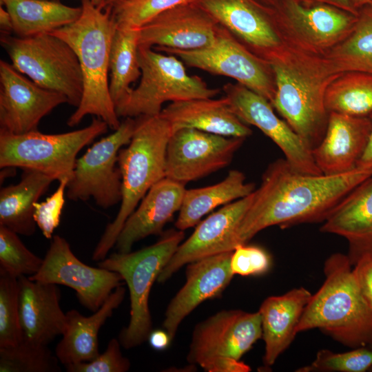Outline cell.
<instances>
[{
  "label": "cell",
  "instance_id": "obj_1",
  "mask_svg": "<svg viewBox=\"0 0 372 372\" xmlns=\"http://www.w3.org/2000/svg\"><path fill=\"white\" fill-rule=\"evenodd\" d=\"M371 176L357 167L338 175L307 174L295 170L285 158L276 160L264 172L234 234V249L269 227L324 222L348 194Z\"/></svg>",
  "mask_w": 372,
  "mask_h": 372
},
{
  "label": "cell",
  "instance_id": "obj_2",
  "mask_svg": "<svg viewBox=\"0 0 372 372\" xmlns=\"http://www.w3.org/2000/svg\"><path fill=\"white\" fill-rule=\"evenodd\" d=\"M281 43L266 54L276 93L271 105L313 150L324 137L329 113L324 93L336 73L324 52L278 25Z\"/></svg>",
  "mask_w": 372,
  "mask_h": 372
},
{
  "label": "cell",
  "instance_id": "obj_3",
  "mask_svg": "<svg viewBox=\"0 0 372 372\" xmlns=\"http://www.w3.org/2000/svg\"><path fill=\"white\" fill-rule=\"evenodd\" d=\"M81 7L82 12L77 20L50 32L74 50L83 75L82 99L67 123L74 127L90 114L96 116L116 130L121 122L108 82L110 50L116 28L112 6L103 10L90 0H82Z\"/></svg>",
  "mask_w": 372,
  "mask_h": 372
},
{
  "label": "cell",
  "instance_id": "obj_4",
  "mask_svg": "<svg viewBox=\"0 0 372 372\" xmlns=\"http://www.w3.org/2000/svg\"><path fill=\"white\" fill-rule=\"evenodd\" d=\"M324 281L306 306L297 333L319 329L353 349L372 343V307L362 294L348 255L335 253L324 262Z\"/></svg>",
  "mask_w": 372,
  "mask_h": 372
},
{
  "label": "cell",
  "instance_id": "obj_5",
  "mask_svg": "<svg viewBox=\"0 0 372 372\" xmlns=\"http://www.w3.org/2000/svg\"><path fill=\"white\" fill-rule=\"evenodd\" d=\"M137 123L128 143L118 154L117 165L122 183L121 206L96 245L92 260H104L116 245L127 218L149 189L165 177L166 150L174 132L171 124L159 114L136 117Z\"/></svg>",
  "mask_w": 372,
  "mask_h": 372
},
{
  "label": "cell",
  "instance_id": "obj_6",
  "mask_svg": "<svg viewBox=\"0 0 372 372\" xmlns=\"http://www.w3.org/2000/svg\"><path fill=\"white\" fill-rule=\"evenodd\" d=\"M185 236L183 231L166 232L156 243L134 252L114 253L98 266L118 273L127 285L130 318L118 340L125 349L145 342L152 331L149 296L152 285L169 261Z\"/></svg>",
  "mask_w": 372,
  "mask_h": 372
},
{
  "label": "cell",
  "instance_id": "obj_7",
  "mask_svg": "<svg viewBox=\"0 0 372 372\" xmlns=\"http://www.w3.org/2000/svg\"><path fill=\"white\" fill-rule=\"evenodd\" d=\"M152 48L138 47L140 82L116 106L118 117L156 116L167 101L213 98L220 93L219 89L209 87L200 77L189 75L176 56Z\"/></svg>",
  "mask_w": 372,
  "mask_h": 372
},
{
  "label": "cell",
  "instance_id": "obj_8",
  "mask_svg": "<svg viewBox=\"0 0 372 372\" xmlns=\"http://www.w3.org/2000/svg\"><path fill=\"white\" fill-rule=\"evenodd\" d=\"M0 43L12 66L39 86L63 94L78 107L83 79L78 57L65 41L51 33L29 37L1 34Z\"/></svg>",
  "mask_w": 372,
  "mask_h": 372
},
{
  "label": "cell",
  "instance_id": "obj_9",
  "mask_svg": "<svg viewBox=\"0 0 372 372\" xmlns=\"http://www.w3.org/2000/svg\"><path fill=\"white\" fill-rule=\"evenodd\" d=\"M109 126L94 118L91 123L75 131L46 134L38 130L23 134L0 131V167H21L41 172L54 180H70L78 153Z\"/></svg>",
  "mask_w": 372,
  "mask_h": 372
},
{
  "label": "cell",
  "instance_id": "obj_10",
  "mask_svg": "<svg viewBox=\"0 0 372 372\" xmlns=\"http://www.w3.org/2000/svg\"><path fill=\"white\" fill-rule=\"evenodd\" d=\"M154 48L176 56L189 67L234 79L266 99L271 104L273 100L276 85L269 64L220 25L214 41L206 48L194 50L164 47Z\"/></svg>",
  "mask_w": 372,
  "mask_h": 372
},
{
  "label": "cell",
  "instance_id": "obj_11",
  "mask_svg": "<svg viewBox=\"0 0 372 372\" xmlns=\"http://www.w3.org/2000/svg\"><path fill=\"white\" fill-rule=\"evenodd\" d=\"M136 123V118H125L112 134L94 143L76 159L66 188L69 199L85 201L92 198L103 209L121 201V176L116 166L118 154L130 143Z\"/></svg>",
  "mask_w": 372,
  "mask_h": 372
},
{
  "label": "cell",
  "instance_id": "obj_12",
  "mask_svg": "<svg viewBox=\"0 0 372 372\" xmlns=\"http://www.w3.org/2000/svg\"><path fill=\"white\" fill-rule=\"evenodd\" d=\"M259 311L223 310L196 325L187 360L203 369L215 360H240L262 338Z\"/></svg>",
  "mask_w": 372,
  "mask_h": 372
},
{
  "label": "cell",
  "instance_id": "obj_13",
  "mask_svg": "<svg viewBox=\"0 0 372 372\" xmlns=\"http://www.w3.org/2000/svg\"><path fill=\"white\" fill-rule=\"evenodd\" d=\"M28 278L73 289L79 302L93 312L123 281L117 272L82 262L74 254L68 241L59 235L52 236L40 269Z\"/></svg>",
  "mask_w": 372,
  "mask_h": 372
},
{
  "label": "cell",
  "instance_id": "obj_14",
  "mask_svg": "<svg viewBox=\"0 0 372 372\" xmlns=\"http://www.w3.org/2000/svg\"><path fill=\"white\" fill-rule=\"evenodd\" d=\"M245 139L192 128L178 130L167 143L165 177L186 184L220 170L229 165Z\"/></svg>",
  "mask_w": 372,
  "mask_h": 372
},
{
  "label": "cell",
  "instance_id": "obj_15",
  "mask_svg": "<svg viewBox=\"0 0 372 372\" xmlns=\"http://www.w3.org/2000/svg\"><path fill=\"white\" fill-rule=\"evenodd\" d=\"M223 90L235 114L245 124L258 128L276 143L295 170L307 174H322L315 163L312 150L286 121L276 116L269 101L238 83H226Z\"/></svg>",
  "mask_w": 372,
  "mask_h": 372
},
{
  "label": "cell",
  "instance_id": "obj_16",
  "mask_svg": "<svg viewBox=\"0 0 372 372\" xmlns=\"http://www.w3.org/2000/svg\"><path fill=\"white\" fill-rule=\"evenodd\" d=\"M65 103L63 94L39 86L0 61V131L23 134L38 130L42 118Z\"/></svg>",
  "mask_w": 372,
  "mask_h": 372
},
{
  "label": "cell",
  "instance_id": "obj_17",
  "mask_svg": "<svg viewBox=\"0 0 372 372\" xmlns=\"http://www.w3.org/2000/svg\"><path fill=\"white\" fill-rule=\"evenodd\" d=\"M254 192L225 205L200 222L193 234L180 244L156 281L165 282L188 263L234 251V234L253 201Z\"/></svg>",
  "mask_w": 372,
  "mask_h": 372
},
{
  "label": "cell",
  "instance_id": "obj_18",
  "mask_svg": "<svg viewBox=\"0 0 372 372\" xmlns=\"http://www.w3.org/2000/svg\"><path fill=\"white\" fill-rule=\"evenodd\" d=\"M220 25L189 1L158 14L139 28V45L194 50L210 45Z\"/></svg>",
  "mask_w": 372,
  "mask_h": 372
},
{
  "label": "cell",
  "instance_id": "obj_19",
  "mask_svg": "<svg viewBox=\"0 0 372 372\" xmlns=\"http://www.w3.org/2000/svg\"><path fill=\"white\" fill-rule=\"evenodd\" d=\"M231 251L214 254L188 263L186 282L169 303L163 323L172 340L183 320L206 300L221 295L234 274L230 262Z\"/></svg>",
  "mask_w": 372,
  "mask_h": 372
},
{
  "label": "cell",
  "instance_id": "obj_20",
  "mask_svg": "<svg viewBox=\"0 0 372 372\" xmlns=\"http://www.w3.org/2000/svg\"><path fill=\"white\" fill-rule=\"evenodd\" d=\"M263 58L282 41L276 22L251 0H190Z\"/></svg>",
  "mask_w": 372,
  "mask_h": 372
},
{
  "label": "cell",
  "instance_id": "obj_21",
  "mask_svg": "<svg viewBox=\"0 0 372 372\" xmlns=\"http://www.w3.org/2000/svg\"><path fill=\"white\" fill-rule=\"evenodd\" d=\"M20 323L23 340L37 345H48L63 335L67 324L66 313L60 306L58 285L18 278Z\"/></svg>",
  "mask_w": 372,
  "mask_h": 372
},
{
  "label": "cell",
  "instance_id": "obj_22",
  "mask_svg": "<svg viewBox=\"0 0 372 372\" xmlns=\"http://www.w3.org/2000/svg\"><path fill=\"white\" fill-rule=\"evenodd\" d=\"M371 130L369 116L329 113L324 137L312 150L315 163L322 174L338 175L355 169Z\"/></svg>",
  "mask_w": 372,
  "mask_h": 372
},
{
  "label": "cell",
  "instance_id": "obj_23",
  "mask_svg": "<svg viewBox=\"0 0 372 372\" xmlns=\"http://www.w3.org/2000/svg\"><path fill=\"white\" fill-rule=\"evenodd\" d=\"M185 185L167 177L155 183L126 220L115 245L118 252H130L135 242L161 234L165 224L179 211Z\"/></svg>",
  "mask_w": 372,
  "mask_h": 372
},
{
  "label": "cell",
  "instance_id": "obj_24",
  "mask_svg": "<svg viewBox=\"0 0 372 372\" xmlns=\"http://www.w3.org/2000/svg\"><path fill=\"white\" fill-rule=\"evenodd\" d=\"M282 26L305 43L326 52L343 40L354 25L357 15L334 6H303L297 0L286 4Z\"/></svg>",
  "mask_w": 372,
  "mask_h": 372
},
{
  "label": "cell",
  "instance_id": "obj_25",
  "mask_svg": "<svg viewBox=\"0 0 372 372\" xmlns=\"http://www.w3.org/2000/svg\"><path fill=\"white\" fill-rule=\"evenodd\" d=\"M311 296L309 291L300 287L281 296H269L261 304L258 311L265 344L263 362L266 367L272 366L293 342Z\"/></svg>",
  "mask_w": 372,
  "mask_h": 372
},
{
  "label": "cell",
  "instance_id": "obj_26",
  "mask_svg": "<svg viewBox=\"0 0 372 372\" xmlns=\"http://www.w3.org/2000/svg\"><path fill=\"white\" fill-rule=\"evenodd\" d=\"M173 131L192 128L227 137L245 138L251 130L233 112L224 96L172 102L160 113Z\"/></svg>",
  "mask_w": 372,
  "mask_h": 372
},
{
  "label": "cell",
  "instance_id": "obj_27",
  "mask_svg": "<svg viewBox=\"0 0 372 372\" xmlns=\"http://www.w3.org/2000/svg\"><path fill=\"white\" fill-rule=\"evenodd\" d=\"M125 291L123 285L117 287L101 307L90 316H84L75 309L66 313V328L55 350V354L61 364L66 366L89 362L100 354L99 331L123 302Z\"/></svg>",
  "mask_w": 372,
  "mask_h": 372
},
{
  "label": "cell",
  "instance_id": "obj_28",
  "mask_svg": "<svg viewBox=\"0 0 372 372\" xmlns=\"http://www.w3.org/2000/svg\"><path fill=\"white\" fill-rule=\"evenodd\" d=\"M320 231L344 238L349 252L372 245V176L348 194L323 222Z\"/></svg>",
  "mask_w": 372,
  "mask_h": 372
},
{
  "label": "cell",
  "instance_id": "obj_29",
  "mask_svg": "<svg viewBox=\"0 0 372 372\" xmlns=\"http://www.w3.org/2000/svg\"><path fill=\"white\" fill-rule=\"evenodd\" d=\"M54 180L41 172L25 169L19 183L1 187L0 225L18 234L33 235L37 226L34 204Z\"/></svg>",
  "mask_w": 372,
  "mask_h": 372
},
{
  "label": "cell",
  "instance_id": "obj_30",
  "mask_svg": "<svg viewBox=\"0 0 372 372\" xmlns=\"http://www.w3.org/2000/svg\"><path fill=\"white\" fill-rule=\"evenodd\" d=\"M254 191V184L246 183L245 174L237 169L230 170L222 181L213 185L186 189L175 226L180 231L192 227L215 208Z\"/></svg>",
  "mask_w": 372,
  "mask_h": 372
},
{
  "label": "cell",
  "instance_id": "obj_31",
  "mask_svg": "<svg viewBox=\"0 0 372 372\" xmlns=\"http://www.w3.org/2000/svg\"><path fill=\"white\" fill-rule=\"evenodd\" d=\"M11 15L13 32L29 37L70 24L81 14L82 7H71L54 0H0Z\"/></svg>",
  "mask_w": 372,
  "mask_h": 372
},
{
  "label": "cell",
  "instance_id": "obj_32",
  "mask_svg": "<svg viewBox=\"0 0 372 372\" xmlns=\"http://www.w3.org/2000/svg\"><path fill=\"white\" fill-rule=\"evenodd\" d=\"M324 53L336 73L372 74V1L358 10L349 34Z\"/></svg>",
  "mask_w": 372,
  "mask_h": 372
},
{
  "label": "cell",
  "instance_id": "obj_33",
  "mask_svg": "<svg viewBox=\"0 0 372 372\" xmlns=\"http://www.w3.org/2000/svg\"><path fill=\"white\" fill-rule=\"evenodd\" d=\"M139 28L117 25L110 55L109 90L115 107L130 93V85L141 75L138 51Z\"/></svg>",
  "mask_w": 372,
  "mask_h": 372
},
{
  "label": "cell",
  "instance_id": "obj_34",
  "mask_svg": "<svg viewBox=\"0 0 372 372\" xmlns=\"http://www.w3.org/2000/svg\"><path fill=\"white\" fill-rule=\"evenodd\" d=\"M327 112L352 116H369L372 113V74L349 71L338 74L324 93Z\"/></svg>",
  "mask_w": 372,
  "mask_h": 372
},
{
  "label": "cell",
  "instance_id": "obj_35",
  "mask_svg": "<svg viewBox=\"0 0 372 372\" xmlns=\"http://www.w3.org/2000/svg\"><path fill=\"white\" fill-rule=\"evenodd\" d=\"M59 359L48 345L22 341L16 345L0 348L1 372H58Z\"/></svg>",
  "mask_w": 372,
  "mask_h": 372
},
{
  "label": "cell",
  "instance_id": "obj_36",
  "mask_svg": "<svg viewBox=\"0 0 372 372\" xmlns=\"http://www.w3.org/2000/svg\"><path fill=\"white\" fill-rule=\"evenodd\" d=\"M22 340L18 278L0 269V348Z\"/></svg>",
  "mask_w": 372,
  "mask_h": 372
},
{
  "label": "cell",
  "instance_id": "obj_37",
  "mask_svg": "<svg viewBox=\"0 0 372 372\" xmlns=\"http://www.w3.org/2000/svg\"><path fill=\"white\" fill-rule=\"evenodd\" d=\"M17 234L0 225V269L18 278L36 273L43 259L30 251Z\"/></svg>",
  "mask_w": 372,
  "mask_h": 372
},
{
  "label": "cell",
  "instance_id": "obj_38",
  "mask_svg": "<svg viewBox=\"0 0 372 372\" xmlns=\"http://www.w3.org/2000/svg\"><path fill=\"white\" fill-rule=\"evenodd\" d=\"M372 368V349L368 346L353 350L335 353L322 349L309 365L296 370L298 372H366Z\"/></svg>",
  "mask_w": 372,
  "mask_h": 372
},
{
  "label": "cell",
  "instance_id": "obj_39",
  "mask_svg": "<svg viewBox=\"0 0 372 372\" xmlns=\"http://www.w3.org/2000/svg\"><path fill=\"white\" fill-rule=\"evenodd\" d=\"M190 0H122L112 6L117 25L141 28L158 14Z\"/></svg>",
  "mask_w": 372,
  "mask_h": 372
},
{
  "label": "cell",
  "instance_id": "obj_40",
  "mask_svg": "<svg viewBox=\"0 0 372 372\" xmlns=\"http://www.w3.org/2000/svg\"><path fill=\"white\" fill-rule=\"evenodd\" d=\"M69 180L63 179L55 192L43 202L34 204V218L43 235L48 239L52 238L54 229L59 226L65 203V192Z\"/></svg>",
  "mask_w": 372,
  "mask_h": 372
},
{
  "label": "cell",
  "instance_id": "obj_41",
  "mask_svg": "<svg viewBox=\"0 0 372 372\" xmlns=\"http://www.w3.org/2000/svg\"><path fill=\"white\" fill-rule=\"evenodd\" d=\"M230 265L234 275L259 276L269 270L271 259L264 249L244 244L233 251Z\"/></svg>",
  "mask_w": 372,
  "mask_h": 372
},
{
  "label": "cell",
  "instance_id": "obj_42",
  "mask_svg": "<svg viewBox=\"0 0 372 372\" xmlns=\"http://www.w3.org/2000/svg\"><path fill=\"white\" fill-rule=\"evenodd\" d=\"M121 343L112 338L105 351L89 362L65 366L68 372H125L130 368V360L122 355Z\"/></svg>",
  "mask_w": 372,
  "mask_h": 372
},
{
  "label": "cell",
  "instance_id": "obj_43",
  "mask_svg": "<svg viewBox=\"0 0 372 372\" xmlns=\"http://www.w3.org/2000/svg\"><path fill=\"white\" fill-rule=\"evenodd\" d=\"M353 266L352 272L358 287L368 304L372 307V245L349 252Z\"/></svg>",
  "mask_w": 372,
  "mask_h": 372
},
{
  "label": "cell",
  "instance_id": "obj_44",
  "mask_svg": "<svg viewBox=\"0 0 372 372\" xmlns=\"http://www.w3.org/2000/svg\"><path fill=\"white\" fill-rule=\"evenodd\" d=\"M203 369L208 372H249L251 371L249 366L243 362L230 358L215 360Z\"/></svg>",
  "mask_w": 372,
  "mask_h": 372
},
{
  "label": "cell",
  "instance_id": "obj_45",
  "mask_svg": "<svg viewBox=\"0 0 372 372\" xmlns=\"http://www.w3.org/2000/svg\"><path fill=\"white\" fill-rule=\"evenodd\" d=\"M371 121V130L366 147L359 158L356 167L372 174V113L369 115Z\"/></svg>",
  "mask_w": 372,
  "mask_h": 372
},
{
  "label": "cell",
  "instance_id": "obj_46",
  "mask_svg": "<svg viewBox=\"0 0 372 372\" xmlns=\"http://www.w3.org/2000/svg\"><path fill=\"white\" fill-rule=\"evenodd\" d=\"M147 340L153 349L163 350L169 346L172 338L165 330H154L151 331Z\"/></svg>",
  "mask_w": 372,
  "mask_h": 372
},
{
  "label": "cell",
  "instance_id": "obj_47",
  "mask_svg": "<svg viewBox=\"0 0 372 372\" xmlns=\"http://www.w3.org/2000/svg\"><path fill=\"white\" fill-rule=\"evenodd\" d=\"M0 28L1 34L13 32V23L10 14L6 8L0 7Z\"/></svg>",
  "mask_w": 372,
  "mask_h": 372
},
{
  "label": "cell",
  "instance_id": "obj_48",
  "mask_svg": "<svg viewBox=\"0 0 372 372\" xmlns=\"http://www.w3.org/2000/svg\"><path fill=\"white\" fill-rule=\"evenodd\" d=\"M329 3L332 6L336 7L351 14H358V12L352 7L350 0H319Z\"/></svg>",
  "mask_w": 372,
  "mask_h": 372
},
{
  "label": "cell",
  "instance_id": "obj_49",
  "mask_svg": "<svg viewBox=\"0 0 372 372\" xmlns=\"http://www.w3.org/2000/svg\"><path fill=\"white\" fill-rule=\"evenodd\" d=\"M122 0H90L96 6L104 8L105 7L113 6L117 2Z\"/></svg>",
  "mask_w": 372,
  "mask_h": 372
},
{
  "label": "cell",
  "instance_id": "obj_50",
  "mask_svg": "<svg viewBox=\"0 0 372 372\" xmlns=\"http://www.w3.org/2000/svg\"><path fill=\"white\" fill-rule=\"evenodd\" d=\"M372 0H350L352 7L358 12L360 8L371 2Z\"/></svg>",
  "mask_w": 372,
  "mask_h": 372
},
{
  "label": "cell",
  "instance_id": "obj_51",
  "mask_svg": "<svg viewBox=\"0 0 372 372\" xmlns=\"http://www.w3.org/2000/svg\"><path fill=\"white\" fill-rule=\"evenodd\" d=\"M370 349H372V343L368 346ZM369 371L372 372V368L369 370Z\"/></svg>",
  "mask_w": 372,
  "mask_h": 372
},
{
  "label": "cell",
  "instance_id": "obj_52",
  "mask_svg": "<svg viewBox=\"0 0 372 372\" xmlns=\"http://www.w3.org/2000/svg\"><path fill=\"white\" fill-rule=\"evenodd\" d=\"M54 1H59V0H54Z\"/></svg>",
  "mask_w": 372,
  "mask_h": 372
}]
</instances>
